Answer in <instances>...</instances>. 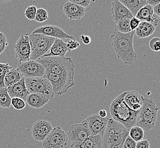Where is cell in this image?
Returning <instances> with one entry per match:
<instances>
[{"mask_svg":"<svg viewBox=\"0 0 160 148\" xmlns=\"http://www.w3.org/2000/svg\"><path fill=\"white\" fill-rule=\"evenodd\" d=\"M135 34V30L127 34H122L114 30V33L110 37L111 46L116 56L125 65L132 64L138 58L133 46Z\"/></svg>","mask_w":160,"mask_h":148,"instance_id":"cell-1","label":"cell"},{"mask_svg":"<svg viewBox=\"0 0 160 148\" xmlns=\"http://www.w3.org/2000/svg\"><path fill=\"white\" fill-rule=\"evenodd\" d=\"M127 92L122 93L114 99L110 107L111 119L121 124L127 130H129L135 125L139 111H133L127 106L124 98Z\"/></svg>","mask_w":160,"mask_h":148,"instance_id":"cell-2","label":"cell"},{"mask_svg":"<svg viewBox=\"0 0 160 148\" xmlns=\"http://www.w3.org/2000/svg\"><path fill=\"white\" fill-rule=\"evenodd\" d=\"M36 61L43 65L46 73H51L74 79V62L70 57H42Z\"/></svg>","mask_w":160,"mask_h":148,"instance_id":"cell-3","label":"cell"},{"mask_svg":"<svg viewBox=\"0 0 160 148\" xmlns=\"http://www.w3.org/2000/svg\"><path fill=\"white\" fill-rule=\"evenodd\" d=\"M129 130L121 124L108 118L102 140V148H122Z\"/></svg>","mask_w":160,"mask_h":148,"instance_id":"cell-4","label":"cell"},{"mask_svg":"<svg viewBox=\"0 0 160 148\" xmlns=\"http://www.w3.org/2000/svg\"><path fill=\"white\" fill-rule=\"evenodd\" d=\"M158 110L159 108L152 99L143 98L142 105L137 116L135 126L140 127L146 132L153 129Z\"/></svg>","mask_w":160,"mask_h":148,"instance_id":"cell-5","label":"cell"},{"mask_svg":"<svg viewBox=\"0 0 160 148\" xmlns=\"http://www.w3.org/2000/svg\"><path fill=\"white\" fill-rule=\"evenodd\" d=\"M55 38L40 34H32L29 35L31 46L30 60L36 61L41 58L49 51Z\"/></svg>","mask_w":160,"mask_h":148,"instance_id":"cell-6","label":"cell"},{"mask_svg":"<svg viewBox=\"0 0 160 148\" xmlns=\"http://www.w3.org/2000/svg\"><path fill=\"white\" fill-rule=\"evenodd\" d=\"M25 84L29 93L44 96L49 100L53 99L52 87L49 80L44 77L25 78Z\"/></svg>","mask_w":160,"mask_h":148,"instance_id":"cell-7","label":"cell"},{"mask_svg":"<svg viewBox=\"0 0 160 148\" xmlns=\"http://www.w3.org/2000/svg\"><path fill=\"white\" fill-rule=\"evenodd\" d=\"M71 141V148H77L89 137L92 136L86 121L71 125L67 135Z\"/></svg>","mask_w":160,"mask_h":148,"instance_id":"cell-8","label":"cell"},{"mask_svg":"<svg viewBox=\"0 0 160 148\" xmlns=\"http://www.w3.org/2000/svg\"><path fill=\"white\" fill-rule=\"evenodd\" d=\"M49 80L52 87L54 96L67 93L71 88L74 86V79L51 73H45L43 77Z\"/></svg>","mask_w":160,"mask_h":148,"instance_id":"cell-9","label":"cell"},{"mask_svg":"<svg viewBox=\"0 0 160 148\" xmlns=\"http://www.w3.org/2000/svg\"><path fill=\"white\" fill-rule=\"evenodd\" d=\"M68 137L60 127H55L43 140V148H65L68 145Z\"/></svg>","mask_w":160,"mask_h":148,"instance_id":"cell-10","label":"cell"},{"mask_svg":"<svg viewBox=\"0 0 160 148\" xmlns=\"http://www.w3.org/2000/svg\"><path fill=\"white\" fill-rule=\"evenodd\" d=\"M14 53L19 64L30 60L31 46L28 34L22 35L19 37L14 45Z\"/></svg>","mask_w":160,"mask_h":148,"instance_id":"cell-11","label":"cell"},{"mask_svg":"<svg viewBox=\"0 0 160 148\" xmlns=\"http://www.w3.org/2000/svg\"><path fill=\"white\" fill-rule=\"evenodd\" d=\"M17 69L25 78L43 77L46 73L43 65L31 60L19 64Z\"/></svg>","mask_w":160,"mask_h":148,"instance_id":"cell-12","label":"cell"},{"mask_svg":"<svg viewBox=\"0 0 160 148\" xmlns=\"http://www.w3.org/2000/svg\"><path fill=\"white\" fill-rule=\"evenodd\" d=\"M109 117L102 118L98 114H91L85 120L88 124L92 136L99 135L103 137Z\"/></svg>","mask_w":160,"mask_h":148,"instance_id":"cell-13","label":"cell"},{"mask_svg":"<svg viewBox=\"0 0 160 148\" xmlns=\"http://www.w3.org/2000/svg\"><path fill=\"white\" fill-rule=\"evenodd\" d=\"M32 34H40L60 40H74V37L67 34L62 29L56 26L46 25L35 29Z\"/></svg>","mask_w":160,"mask_h":148,"instance_id":"cell-14","label":"cell"},{"mask_svg":"<svg viewBox=\"0 0 160 148\" xmlns=\"http://www.w3.org/2000/svg\"><path fill=\"white\" fill-rule=\"evenodd\" d=\"M52 130V126L48 121L39 120L35 122L32 127V136L36 141L43 142Z\"/></svg>","mask_w":160,"mask_h":148,"instance_id":"cell-15","label":"cell"},{"mask_svg":"<svg viewBox=\"0 0 160 148\" xmlns=\"http://www.w3.org/2000/svg\"><path fill=\"white\" fill-rule=\"evenodd\" d=\"M111 12L114 22L123 19H131L133 17L129 10L118 0L112 1Z\"/></svg>","mask_w":160,"mask_h":148,"instance_id":"cell-16","label":"cell"},{"mask_svg":"<svg viewBox=\"0 0 160 148\" xmlns=\"http://www.w3.org/2000/svg\"><path fill=\"white\" fill-rule=\"evenodd\" d=\"M7 91L10 98H18L26 100L29 92L25 84V77H22L17 83L7 88Z\"/></svg>","mask_w":160,"mask_h":148,"instance_id":"cell-17","label":"cell"},{"mask_svg":"<svg viewBox=\"0 0 160 148\" xmlns=\"http://www.w3.org/2000/svg\"><path fill=\"white\" fill-rule=\"evenodd\" d=\"M140 21L147 22L154 27H156L159 22V17L157 16L153 10L152 6L147 5L139 10L135 16Z\"/></svg>","mask_w":160,"mask_h":148,"instance_id":"cell-18","label":"cell"},{"mask_svg":"<svg viewBox=\"0 0 160 148\" xmlns=\"http://www.w3.org/2000/svg\"><path fill=\"white\" fill-rule=\"evenodd\" d=\"M63 11L65 15L71 20L80 19L85 16L86 8L78 6L68 1L64 5Z\"/></svg>","mask_w":160,"mask_h":148,"instance_id":"cell-19","label":"cell"},{"mask_svg":"<svg viewBox=\"0 0 160 148\" xmlns=\"http://www.w3.org/2000/svg\"><path fill=\"white\" fill-rule=\"evenodd\" d=\"M143 97L135 91H128L124 98L127 106L133 111H139L142 105Z\"/></svg>","mask_w":160,"mask_h":148,"instance_id":"cell-20","label":"cell"},{"mask_svg":"<svg viewBox=\"0 0 160 148\" xmlns=\"http://www.w3.org/2000/svg\"><path fill=\"white\" fill-rule=\"evenodd\" d=\"M49 53H47L42 57H64L65 55L68 51L67 43L62 40L56 39L49 50Z\"/></svg>","mask_w":160,"mask_h":148,"instance_id":"cell-21","label":"cell"},{"mask_svg":"<svg viewBox=\"0 0 160 148\" xmlns=\"http://www.w3.org/2000/svg\"><path fill=\"white\" fill-rule=\"evenodd\" d=\"M49 99L44 96L37 93H29L26 102L32 108L40 109L49 102Z\"/></svg>","mask_w":160,"mask_h":148,"instance_id":"cell-22","label":"cell"},{"mask_svg":"<svg viewBox=\"0 0 160 148\" xmlns=\"http://www.w3.org/2000/svg\"><path fill=\"white\" fill-rule=\"evenodd\" d=\"M121 3L126 7L133 17L142 7L148 5L147 0H119Z\"/></svg>","mask_w":160,"mask_h":148,"instance_id":"cell-23","label":"cell"},{"mask_svg":"<svg viewBox=\"0 0 160 148\" xmlns=\"http://www.w3.org/2000/svg\"><path fill=\"white\" fill-rule=\"evenodd\" d=\"M156 28L147 22L141 21L136 28L135 34L139 38H145L151 36L154 33Z\"/></svg>","mask_w":160,"mask_h":148,"instance_id":"cell-24","label":"cell"},{"mask_svg":"<svg viewBox=\"0 0 160 148\" xmlns=\"http://www.w3.org/2000/svg\"><path fill=\"white\" fill-rule=\"evenodd\" d=\"M23 77L22 74L17 68H12L6 73L4 77L3 83L6 88H9Z\"/></svg>","mask_w":160,"mask_h":148,"instance_id":"cell-25","label":"cell"},{"mask_svg":"<svg viewBox=\"0 0 160 148\" xmlns=\"http://www.w3.org/2000/svg\"><path fill=\"white\" fill-rule=\"evenodd\" d=\"M102 137L99 135L90 136L77 148H102Z\"/></svg>","mask_w":160,"mask_h":148,"instance_id":"cell-26","label":"cell"},{"mask_svg":"<svg viewBox=\"0 0 160 148\" xmlns=\"http://www.w3.org/2000/svg\"><path fill=\"white\" fill-rule=\"evenodd\" d=\"M129 19H123L115 22V30L122 34H127L132 31L129 26Z\"/></svg>","mask_w":160,"mask_h":148,"instance_id":"cell-27","label":"cell"},{"mask_svg":"<svg viewBox=\"0 0 160 148\" xmlns=\"http://www.w3.org/2000/svg\"><path fill=\"white\" fill-rule=\"evenodd\" d=\"M128 136L136 142H139L144 140V131L140 127L134 126L129 130Z\"/></svg>","mask_w":160,"mask_h":148,"instance_id":"cell-28","label":"cell"},{"mask_svg":"<svg viewBox=\"0 0 160 148\" xmlns=\"http://www.w3.org/2000/svg\"><path fill=\"white\" fill-rule=\"evenodd\" d=\"M11 100L7 88H0V107L9 108L11 106Z\"/></svg>","mask_w":160,"mask_h":148,"instance_id":"cell-29","label":"cell"},{"mask_svg":"<svg viewBox=\"0 0 160 148\" xmlns=\"http://www.w3.org/2000/svg\"><path fill=\"white\" fill-rule=\"evenodd\" d=\"M12 68L9 63H0V88L5 87L3 83L4 77L6 73Z\"/></svg>","mask_w":160,"mask_h":148,"instance_id":"cell-30","label":"cell"},{"mask_svg":"<svg viewBox=\"0 0 160 148\" xmlns=\"http://www.w3.org/2000/svg\"><path fill=\"white\" fill-rule=\"evenodd\" d=\"M48 19V14L46 10L43 8L37 9L35 20L38 22H43Z\"/></svg>","mask_w":160,"mask_h":148,"instance_id":"cell-31","label":"cell"},{"mask_svg":"<svg viewBox=\"0 0 160 148\" xmlns=\"http://www.w3.org/2000/svg\"><path fill=\"white\" fill-rule=\"evenodd\" d=\"M11 105L17 110L23 109L26 107V103L23 100L18 98H13L11 100Z\"/></svg>","mask_w":160,"mask_h":148,"instance_id":"cell-32","label":"cell"},{"mask_svg":"<svg viewBox=\"0 0 160 148\" xmlns=\"http://www.w3.org/2000/svg\"><path fill=\"white\" fill-rule=\"evenodd\" d=\"M37 8L35 6H30L27 8L25 12V16L29 20H35Z\"/></svg>","mask_w":160,"mask_h":148,"instance_id":"cell-33","label":"cell"},{"mask_svg":"<svg viewBox=\"0 0 160 148\" xmlns=\"http://www.w3.org/2000/svg\"><path fill=\"white\" fill-rule=\"evenodd\" d=\"M150 49L154 51H159L160 50V39L159 37H154L149 42Z\"/></svg>","mask_w":160,"mask_h":148,"instance_id":"cell-34","label":"cell"},{"mask_svg":"<svg viewBox=\"0 0 160 148\" xmlns=\"http://www.w3.org/2000/svg\"><path fill=\"white\" fill-rule=\"evenodd\" d=\"M8 46L6 35L3 33L0 32V55L4 52Z\"/></svg>","mask_w":160,"mask_h":148,"instance_id":"cell-35","label":"cell"},{"mask_svg":"<svg viewBox=\"0 0 160 148\" xmlns=\"http://www.w3.org/2000/svg\"><path fill=\"white\" fill-rule=\"evenodd\" d=\"M80 43L75 40H70L67 43L68 51H69V52H71L72 51L74 50L77 49L78 47H80Z\"/></svg>","mask_w":160,"mask_h":148,"instance_id":"cell-36","label":"cell"},{"mask_svg":"<svg viewBox=\"0 0 160 148\" xmlns=\"http://www.w3.org/2000/svg\"><path fill=\"white\" fill-rule=\"evenodd\" d=\"M136 142L129 136H127L123 143L122 148H135Z\"/></svg>","mask_w":160,"mask_h":148,"instance_id":"cell-37","label":"cell"},{"mask_svg":"<svg viewBox=\"0 0 160 148\" xmlns=\"http://www.w3.org/2000/svg\"><path fill=\"white\" fill-rule=\"evenodd\" d=\"M69 1L84 8L89 6L90 3L92 2L90 0H70Z\"/></svg>","mask_w":160,"mask_h":148,"instance_id":"cell-38","label":"cell"},{"mask_svg":"<svg viewBox=\"0 0 160 148\" xmlns=\"http://www.w3.org/2000/svg\"><path fill=\"white\" fill-rule=\"evenodd\" d=\"M141 21L139 20V19L136 18L135 17H133V18L130 19L129 21V26L132 31L135 30L136 28L138 27Z\"/></svg>","mask_w":160,"mask_h":148,"instance_id":"cell-39","label":"cell"},{"mask_svg":"<svg viewBox=\"0 0 160 148\" xmlns=\"http://www.w3.org/2000/svg\"><path fill=\"white\" fill-rule=\"evenodd\" d=\"M149 141L148 140H143L139 142H136L135 148H149Z\"/></svg>","mask_w":160,"mask_h":148,"instance_id":"cell-40","label":"cell"},{"mask_svg":"<svg viewBox=\"0 0 160 148\" xmlns=\"http://www.w3.org/2000/svg\"><path fill=\"white\" fill-rule=\"evenodd\" d=\"M80 39L81 41H82V43L85 45H89L91 43V38L89 35H81L80 37Z\"/></svg>","mask_w":160,"mask_h":148,"instance_id":"cell-41","label":"cell"},{"mask_svg":"<svg viewBox=\"0 0 160 148\" xmlns=\"http://www.w3.org/2000/svg\"><path fill=\"white\" fill-rule=\"evenodd\" d=\"M160 3L157 4L156 5L152 7L153 8V12L157 15V16H158L160 17Z\"/></svg>","mask_w":160,"mask_h":148,"instance_id":"cell-42","label":"cell"},{"mask_svg":"<svg viewBox=\"0 0 160 148\" xmlns=\"http://www.w3.org/2000/svg\"><path fill=\"white\" fill-rule=\"evenodd\" d=\"M160 3V1H154V0H147V3L149 5L153 7L157 4Z\"/></svg>","mask_w":160,"mask_h":148,"instance_id":"cell-43","label":"cell"},{"mask_svg":"<svg viewBox=\"0 0 160 148\" xmlns=\"http://www.w3.org/2000/svg\"><path fill=\"white\" fill-rule=\"evenodd\" d=\"M99 116L102 118H106L107 117V112L104 110V109H101L99 111L98 114Z\"/></svg>","mask_w":160,"mask_h":148,"instance_id":"cell-44","label":"cell"},{"mask_svg":"<svg viewBox=\"0 0 160 148\" xmlns=\"http://www.w3.org/2000/svg\"><path fill=\"white\" fill-rule=\"evenodd\" d=\"M10 1H0V4H5V3H9Z\"/></svg>","mask_w":160,"mask_h":148,"instance_id":"cell-45","label":"cell"}]
</instances>
